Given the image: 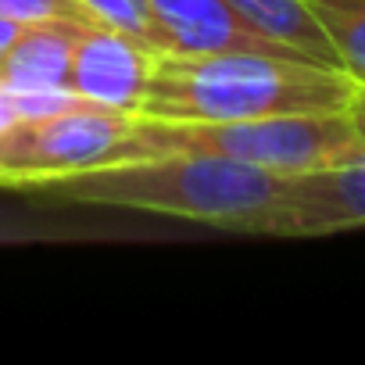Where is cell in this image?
Listing matches in <instances>:
<instances>
[{"label": "cell", "mask_w": 365, "mask_h": 365, "mask_svg": "<svg viewBox=\"0 0 365 365\" xmlns=\"http://www.w3.org/2000/svg\"><path fill=\"white\" fill-rule=\"evenodd\" d=\"M143 158L136 115L76 104L47 115H19L0 129V187L36 190L54 179Z\"/></svg>", "instance_id": "obj_4"}, {"label": "cell", "mask_w": 365, "mask_h": 365, "mask_svg": "<svg viewBox=\"0 0 365 365\" xmlns=\"http://www.w3.org/2000/svg\"><path fill=\"white\" fill-rule=\"evenodd\" d=\"M283 175L215 154H154L54 179L33 194L72 205L133 208L205 226L262 233Z\"/></svg>", "instance_id": "obj_2"}, {"label": "cell", "mask_w": 365, "mask_h": 365, "mask_svg": "<svg viewBox=\"0 0 365 365\" xmlns=\"http://www.w3.org/2000/svg\"><path fill=\"white\" fill-rule=\"evenodd\" d=\"M347 111H351V118H354V129H358V136L365 140V83H361V86L354 83V93H351V104H347Z\"/></svg>", "instance_id": "obj_13"}, {"label": "cell", "mask_w": 365, "mask_h": 365, "mask_svg": "<svg viewBox=\"0 0 365 365\" xmlns=\"http://www.w3.org/2000/svg\"><path fill=\"white\" fill-rule=\"evenodd\" d=\"M22 22H11V19H4V15H0V58H4L8 51H11V43L22 36Z\"/></svg>", "instance_id": "obj_14"}, {"label": "cell", "mask_w": 365, "mask_h": 365, "mask_svg": "<svg viewBox=\"0 0 365 365\" xmlns=\"http://www.w3.org/2000/svg\"><path fill=\"white\" fill-rule=\"evenodd\" d=\"M79 4L101 22V26H111V29H122L136 40H143L147 47L154 51H165L161 47V33H158V22L147 8V0H79Z\"/></svg>", "instance_id": "obj_11"}, {"label": "cell", "mask_w": 365, "mask_h": 365, "mask_svg": "<svg viewBox=\"0 0 365 365\" xmlns=\"http://www.w3.org/2000/svg\"><path fill=\"white\" fill-rule=\"evenodd\" d=\"M365 226V143L340 161L283 175L262 226L269 237H329Z\"/></svg>", "instance_id": "obj_5"}, {"label": "cell", "mask_w": 365, "mask_h": 365, "mask_svg": "<svg viewBox=\"0 0 365 365\" xmlns=\"http://www.w3.org/2000/svg\"><path fill=\"white\" fill-rule=\"evenodd\" d=\"M0 15L22 26H90L97 22L79 0H0Z\"/></svg>", "instance_id": "obj_12"}, {"label": "cell", "mask_w": 365, "mask_h": 365, "mask_svg": "<svg viewBox=\"0 0 365 365\" xmlns=\"http://www.w3.org/2000/svg\"><path fill=\"white\" fill-rule=\"evenodd\" d=\"M154 47L143 40L90 22L72 26V65H68V90L97 108L111 111H133L143 97V86L150 79Z\"/></svg>", "instance_id": "obj_6"}, {"label": "cell", "mask_w": 365, "mask_h": 365, "mask_svg": "<svg viewBox=\"0 0 365 365\" xmlns=\"http://www.w3.org/2000/svg\"><path fill=\"white\" fill-rule=\"evenodd\" d=\"M222 4L258 36H265V40L315 61V65L340 68L336 51L329 47L326 33L319 29V22L304 8V0H222Z\"/></svg>", "instance_id": "obj_9"}, {"label": "cell", "mask_w": 365, "mask_h": 365, "mask_svg": "<svg viewBox=\"0 0 365 365\" xmlns=\"http://www.w3.org/2000/svg\"><path fill=\"white\" fill-rule=\"evenodd\" d=\"M143 158L154 154H215L276 175H297L347 158L365 140L347 108L265 115L237 122H150L136 118Z\"/></svg>", "instance_id": "obj_3"}, {"label": "cell", "mask_w": 365, "mask_h": 365, "mask_svg": "<svg viewBox=\"0 0 365 365\" xmlns=\"http://www.w3.org/2000/svg\"><path fill=\"white\" fill-rule=\"evenodd\" d=\"M354 79L344 68L247 51L175 54L158 51L136 118L150 122H237L297 111L347 108Z\"/></svg>", "instance_id": "obj_1"}, {"label": "cell", "mask_w": 365, "mask_h": 365, "mask_svg": "<svg viewBox=\"0 0 365 365\" xmlns=\"http://www.w3.org/2000/svg\"><path fill=\"white\" fill-rule=\"evenodd\" d=\"M72 26H26L11 51L0 58V86L8 93L68 90Z\"/></svg>", "instance_id": "obj_8"}, {"label": "cell", "mask_w": 365, "mask_h": 365, "mask_svg": "<svg viewBox=\"0 0 365 365\" xmlns=\"http://www.w3.org/2000/svg\"><path fill=\"white\" fill-rule=\"evenodd\" d=\"M158 22L161 47L175 54H208V51H247V54H283L301 58L255 29H247L222 0H147ZM308 61V58H301Z\"/></svg>", "instance_id": "obj_7"}, {"label": "cell", "mask_w": 365, "mask_h": 365, "mask_svg": "<svg viewBox=\"0 0 365 365\" xmlns=\"http://www.w3.org/2000/svg\"><path fill=\"white\" fill-rule=\"evenodd\" d=\"M304 8L336 51L340 68L361 86L365 83V0H304Z\"/></svg>", "instance_id": "obj_10"}]
</instances>
